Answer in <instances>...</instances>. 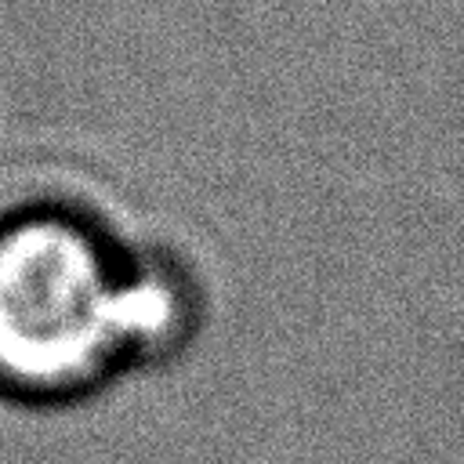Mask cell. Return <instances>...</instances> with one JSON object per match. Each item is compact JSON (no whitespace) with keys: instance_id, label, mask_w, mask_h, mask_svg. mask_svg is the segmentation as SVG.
I'll list each match as a JSON object with an SVG mask.
<instances>
[{"instance_id":"1","label":"cell","mask_w":464,"mask_h":464,"mask_svg":"<svg viewBox=\"0 0 464 464\" xmlns=\"http://www.w3.org/2000/svg\"><path fill=\"white\" fill-rule=\"evenodd\" d=\"M130 250L80 210L40 203L0 218V395L72 402L127 370Z\"/></svg>"},{"instance_id":"2","label":"cell","mask_w":464,"mask_h":464,"mask_svg":"<svg viewBox=\"0 0 464 464\" xmlns=\"http://www.w3.org/2000/svg\"><path fill=\"white\" fill-rule=\"evenodd\" d=\"M199 326V290L174 257L130 254L123 290L127 362H160L188 344Z\"/></svg>"}]
</instances>
